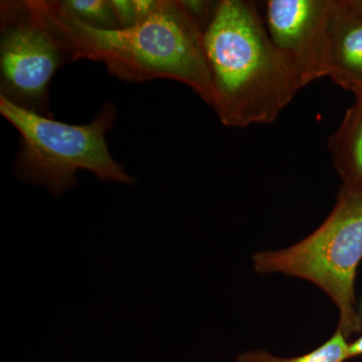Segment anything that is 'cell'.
Listing matches in <instances>:
<instances>
[{
    "label": "cell",
    "mask_w": 362,
    "mask_h": 362,
    "mask_svg": "<svg viewBox=\"0 0 362 362\" xmlns=\"http://www.w3.org/2000/svg\"><path fill=\"white\" fill-rule=\"evenodd\" d=\"M159 0H134L136 13L138 16V23L148 18L150 14L156 11L158 6Z\"/></svg>",
    "instance_id": "4fadbf2b"
},
{
    "label": "cell",
    "mask_w": 362,
    "mask_h": 362,
    "mask_svg": "<svg viewBox=\"0 0 362 362\" xmlns=\"http://www.w3.org/2000/svg\"><path fill=\"white\" fill-rule=\"evenodd\" d=\"M71 61L90 59L126 82L169 78L187 85L216 109L204 30L182 0H159L148 18L129 28L99 30L64 13L56 1L35 0Z\"/></svg>",
    "instance_id": "6da1fadb"
},
{
    "label": "cell",
    "mask_w": 362,
    "mask_h": 362,
    "mask_svg": "<svg viewBox=\"0 0 362 362\" xmlns=\"http://www.w3.org/2000/svg\"><path fill=\"white\" fill-rule=\"evenodd\" d=\"M349 343L346 338L337 330L322 346L305 354V356L282 358L272 356L266 351L244 352L238 356V362H344L349 357Z\"/></svg>",
    "instance_id": "9c48e42d"
},
{
    "label": "cell",
    "mask_w": 362,
    "mask_h": 362,
    "mask_svg": "<svg viewBox=\"0 0 362 362\" xmlns=\"http://www.w3.org/2000/svg\"><path fill=\"white\" fill-rule=\"evenodd\" d=\"M204 42L223 125L272 123L302 89L251 1H218Z\"/></svg>",
    "instance_id": "7a4b0ae2"
},
{
    "label": "cell",
    "mask_w": 362,
    "mask_h": 362,
    "mask_svg": "<svg viewBox=\"0 0 362 362\" xmlns=\"http://www.w3.org/2000/svg\"><path fill=\"white\" fill-rule=\"evenodd\" d=\"M351 1L357 11H361L362 13V0H351Z\"/></svg>",
    "instance_id": "9a60e30c"
},
{
    "label": "cell",
    "mask_w": 362,
    "mask_h": 362,
    "mask_svg": "<svg viewBox=\"0 0 362 362\" xmlns=\"http://www.w3.org/2000/svg\"><path fill=\"white\" fill-rule=\"evenodd\" d=\"M362 259V190L340 188L334 209L309 237L287 249L252 256L259 273H283L322 289L340 312L338 330L349 338L362 329L354 281Z\"/></svg>",
    "instance_id": "277c9868"
},
{
    "label": "cell",
    "mask_w": 362,
    "mask_h": 362,
    "mask_svg": "<svg viewBox=\"0 0 362 362\" xmlns=\"http://www.w3.org/2000/svg\"><path fill=\"white\" fill-rule=\"evenodd\" d=\"M192 18L197 21L202 30H206L209 23L213 20L218 2L202 1V0H182Z\"/></svg>",
    "instance_id": "8fae6325"
},
{
    "label": "cell",
    "mask_w": 362,
    "mask_h": 362,
    "mask_svg": "<svg viewBox=\"0 0 362 362\" xmlns=\"http://www.w3.org/2000/svg\"><path fill=\"white\" fill-rule=\"evenodd\" d=\"M70 54L35 0L0 4V96L51 117L49 85Z\"/></svg>",
    "instance_id": "5b68a950"
},
{
    "label": "cell",
    "mask_w": 362,
    "mask_h": 362,
    "mask_svg": "<svg viewBox=\"0 0 362 362\" xmlns=\"http://www.w3.org/2000/svg\"><path fill=\"white\" fill-rule=\"evenodd\" d=\"M359 356H362V337H359L358 339H356V341L349 343V358Z\"/></svg>",
    "instance_id": "5bb4252c"
},
{
    "label": "cell",
    "mask_w": 362,
    "mask_h": 362,
    "mask_svg": "<svg viewBox=\"0 0 362 362\" xmlns=\"http://www.w3.org/2000/svg\"><path fill=\"white\" fill-rule=\"evenodd\" d=\"M356 98H362V93L361 95H359V96H357Z\"/></svg>",
    "instance_id": "2e32d148"
},
{
    "label": "cell",
    "mask_w": 362,
    "mask_h": 362,
    "mask_svg": "<svg viewBox=\"0 0 362 362\" xmlns=\"http://www.w3.org/2000/svg\"><path fill=\"white\" fill-rule=\"evenodd\" d=\"M110 4L120 28H129L137 25L138 16L134 0H110Z\"/></svg>",
    "instance_id": "7c38bea8"
},
{
    "label": "cell",
    "mask_w": 362,
    "mask_h": 362,
    "mask_svg": "<svg viewBox=\"0 0 362 362\" xmlns=\"http://www.w3.org/2000/svg\"><path fill=\"white\" fill-rule=\"evenodd\" d=\"M59 8L66 16L99 30L120 28L110 0H59Z\"/></svg>",
    "instance_id": "30bf717a"
},
{
    "label": "cell",
    "mask_w": 362,
    "mask_h": 362,
    "mask_svg": "<svg viewBox=\"0 0 362 362\" xmlns=\"http://www.w3.org/2000/svg\"><path fill=\"white\" fill-rule=\"evenodd\" d=\"M0 113L21 136L13 173L23 182L42 185L57 199L77 185L80 170L89 171L105 182L135 183V178L112 157L107 146L106 133L117 117L113 104H105L86 125L59 122L2 96Z\"/></svg>",
    "instance_id": "3957f363"
},
{
    "label": "cell",
    "mask_w": 362,
    "mask_h": 362,
    "mask_svg": "<svg viewBox=\"0 0 362 362\" xmlns=\"http://www.w3.org/2000/svg\"><path fill=\"white\" fill-rule=\"evenodd\" d=\"M335 0H269L265 25L272 42L303 88L329 77L330 26Z\"/></svg>",
    "instance_id": "8992f818"
},
{
    "label": "cell",
    "mask_w": 362,
    "mask_h": 362,
    "mask_svg": "<svg viewBox=\"0 0 362 362\" xmlns=\"http://www.w3.org/2000/svg\"><path fill=\"white\" fill-rule=\"evenodd\" d=\"M328 147L342 187L362 190V98L347 110Z\"/></svg>",
    "instance_id": "ba28073f"
},
{
    "label": "cell",
    "mask_w": 362,
    "mask_h": 362,
    "mask_svg": "<svg viewBox=\"0 0 362 362\" xmlns=\"http://www.w3.org/2000/svg\"><path fill=\"white\" fill-rule=\"evenodd\" d=\"M329 77L356 97L362 93V13L351 0H335L330 26Z\"/></svg>",
    "instance_id": "52a82bcc"
}]
</instances>
